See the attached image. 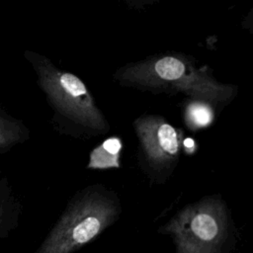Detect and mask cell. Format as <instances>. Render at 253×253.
<instances>
[{
    "label": "cell",
    "mask_w": 253,
    "mask_h": 253,
    "mask_svg": "<svg viewBox=\"0 0 253 253\" xmlns=\"http://www.w3.org/2000/svg\"><path fill=\"white\" fill-rule=\"evenodd\" d=\"M113 79L123 87L152 94L187 98L225 106L237 94V86L218 81L208 65L197 66L194 57L181 52L158 53L119 67Z\"/></svg>",
    "instance_id": "1"
},
{
    "label": "cell",
    "mask_w": 253,
    "mask_h": 253,
    "mask_svg": "<svg viewBox=\"0 0 253 253\" xmlns=\"http://www.w3.org/2000/svg\"><path fill=\"white\" fill-rule=\"evenodd\" d=\"M24 57L37 75V84L52 113L50 124L58 133L89 139L109 132L108 120L81 78L36 51L25 50Z\"/></svg>",
    "instance_id": "2"
},
{
    "label": "cell",
    "mask_w": 253,
    "mask_h": 253,
    "mask_svg": "<svg viewBox=\"0 0 253 253\" xmlns=\"http://www.w3.org/2000/svg\"><path fill=\"white\" fill-rule=\"evenodd\" d=\"M122 212L118 194L101 183L86 186L68 201L36 253H72L98 237Z\"/></svg>",
    "instance_id": "3"
},
{
    "label": "cell",
    "mask_w": 253,
    "mask_h": 253,
    "mask_svg": "<svg viewBox=\"0 0 253 253\" xmlns=\"http://www.w3.org/2000/svg\"><path fill=\"white\" fill-rule=\"evenodd\" d=\"M230 230L229 211L219 195L185 206L159 228L172 237L176 253H222Z\"/></svg>",
    "instance_id": "4"
},
{
    "label": "cell",
    "mask_w": 253,
    "mask_h": 253,
    "mask_svg": "<svg viewBox=\"0 0 253 253\" xmlns=\"http://www.w3.org/2000/svg\"><path fill=\"white\" fill-rule=\"evenodd\" d=\"M138 140L139 168L151 184H163L176 169L184 143L183 131L159 115L143 114L132 123Z\"/></svg>",
    "instance_id": "5"
},
{
    "label": "cell",
    "mask_w": 253,
    "mask_h": 253,
    "mask_svg": "<svg viewBox=\"0 0 253 253\" xmlns=\"http://www.w3.org/2000/svg\"><path fill=\"white\" fill-rule=\"evenodd\" d=\"M31 130L25 123L9 114L0 104V155L30 139Z\"/></svg>",
    "instance_id": "6"
},
{
    "label": "cell",
    "mask_w": 253,
    "mask_h": 253,
    "mask_svg": "<svg viewBox=\"0 0 253 253\" xmlns=\"http://www.w3.org/2000/svg\"><path fill=\"white\" fill-rule=\"evenodd\" d=\"M20 206L8 178L0 176V239L16 225Z\"/></svg>",
    "instance_id": "7"
},
{
    "label": "cell",
    "mask_w": 253,
    "mask_h": 253,
    "mask_svg": "<svg viewBox=\"0 0 253 253\" xmlns=\"http://www.w3.org/2000/svg\"><path fill=\"white\" fill-rule=\"evenodd\" d=\"M182 111L184 123L191 130L209 127L215 118V106L203 100L187 98L183 102Z\"/></svg>",
    "instance_id": "8"
},
{
    "label": "cell",
    "mask_w": 253,
    "mask_h": 253,
    "mask_svg": "<svg viewBox=\"0 0 253 253\" xmlns=\"http://www.w3.org/2000/svg\"><path fill=\"white\" fill-rule=\"evenodd\" d=\"M123 141L118 136L105 139L96 146L89 155L87 169H109L120 167Z\"/></svg>",
    "instance_id": "9"
},
{
    "label": "cell",
    "mask_w": 253,
    "mask_h": 253,
    "mask_svg": "<svg viewBox=\"0 0 253 253\" xmlns=\"http://www.w3.org/2000/svg\"><path fill=\"white\" fill-rule=\"evenodd\" d=\"M241 27L253 36V7H251L243 17L241 21Z\"/></svg>",
    "instance_id": "10"
}]
</instances>
